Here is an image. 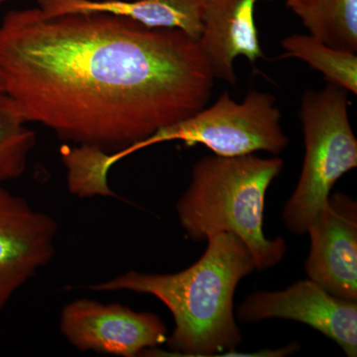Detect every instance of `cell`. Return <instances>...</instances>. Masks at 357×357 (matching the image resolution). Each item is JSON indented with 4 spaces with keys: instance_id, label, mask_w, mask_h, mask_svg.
<instances>
[{
    "instance_id": "obj_13",
    "label": "cell",
    "mask_w": 357,
    "mask_h": 357,
    "mask_svg": "<svg viewBox=\"0 0 357 357\" xmlns=\"http://www.w3.org/2000/svg\"><path fill=\"white\" fill-rule=\"evenodd\" d=\"M284 57L297 58L324 75L328 84L357 93V56L333 48L311 34H293L281 41Z\"/></svg>"
},
{
    "instance_id": "obj_3",
    "label": "cell",
    "mask_w": 357,
    "mask_h": 357,
    "mask_svg": "<svg viewBox=\"0 0 357 357\" xmlns=\"http://www.w3.org/2000/svg\"><path fill=\"white\" fill-rule=\"evenodd\" d=\"M283 167L279 157L255 154L199 160L176 208L187 236L201 241L215 232H231L248 246L256 269L276 266L287 245L283 237L265 236L263 213L268 188Z\"/></svg>"
},
{
    "instance_id": "obj_15",
    "label": "cell",
    "mask_w": 357,
    "mask_h": 357,
    "mask_svg": "<svg viewBox=\"0 0 357 357\" xmlns=\"http://www.w3.org/2000/svg\"><path fill=\"white\" fill-rule=\"evenodd\" d=\"M0 91H4V82L1 73H0Z\"/></svg>"
},
{
    "instance_id": "obj_11",
    "label": "cell",
    "mask_w": 357,
    "mask_h": 357,
    "mask_svg": "<svg viewBox=\"0 0 357 357\" xmlns=\"http://www.w3.org/2000/svg\"><path fill=\"white\" fill-rule=\"evenodd\" d=\"M44 13H107L123 15L149 28L178 29L198 40L203 0H37Z\"/></svg>"
},
{
    "instance_id": "obj_12",
    "label": "cell",
    "mask_w": 357,
    "mask_h": 357,
    "mask_svg": "<svg viewBox=\"0 0 357 357\" xmlns=\"http://www.w3.org/2000/svg\"><path fill=\"white\" fill-rule=\"evenodd\" d=\"M309 34L333 48L357 51V0H286Z\"/></svg>"
},
{
    "instance_id": "obj_16",
    "label": "cell",
    "mask_w": 357,
    "mask_h": 357,
    "mask_svg": "<svg viewBox=\"0 0 357 357\" xmlns=\"http://www.w3.org/2000/svg\"><path fill=\"white\" fill-rule=\"evenodd\" d=\"M4 1H6V0H0V3H1V2H4Z\"/></svg>"
},
{
    "instance_id": "obj_5",
    "label": "cell",
    "mask_w": 357,
    "mask_h": 357,
    "mask_svg": "<svg viewBox=\"0 0 357 357\" xmlns=\"http://www.w3.org/2000/svg\"><path fill=\"white\" fill-rule=\"evenodd\" d=\"M281 116L271 93L251 89L243 102H237L225 91L210 107L160 129L147 139L115 153L96 155V169L105 177L124 157L142 148L174 140L183 141L187 146L204 145L222 157L245 156L258 151L278 155L289 143L281 126Z\"/></svg>"
},
{
    "instance_id": "obj_14",
    "label": "cell",
    "mask_w": 357,
    "mask_h": 357,
    "mask_svg": "<svg viewBox=\"0 0 357 357\" xmlns=\"http://www.w3.org/2000/svg\"><path fill=\"white\" fill-rule=\"evenodd\" d=\"M15 102L0 91V185L20 178L36 144V134L27 126Z\"/></svg>"
},
{
    "instance_id": "obj_8",
    "label": "cell",
    "mask_w": 357,
    "mask_h": 357,
    "mask_svg": "<svg viewBox=\"0 0 357 357\" xmlns=\"http://www.w3.org/2000/svg\"><path fill=\"white\" fill-rule=\"evenodd\" d=\"M59 225L0 185V312L56 253Z\"/></svg>"
},
{
    "instance_id": "obj_10",
    "label": "cell",
    "mask_w": 357,
    "mask_h": 357,
    "mask_svg": "<svg viewBox=\"0 0 357 357\" xmlns=\"http://www.w3.org/2000/svg\"><path fill=\"white\" fill-rule=\"evenodd\" d=\"M258 1L203 0L198 43L215 79L234 86L237 83L234 61L238 56L248 59L252 67L264 59L255 23Z\"/></svg>"
},
{
    "instance_id": "obj_4",
    "label": "cell",
    "mask_w": 357,
    "mask_h": 357,
    "mask_svg": "<svg viewBox=\"0 0 357 357\" xmlns=\"http://www.w3.org/2000/svg\"><path fill=\"white\" fill-rule=\"evenodd\" d=\"M349 91L328 84L307 89L299 117L305 157L297 187L284 206L283 220L296 236L306 234L324 210L333 185L357 166V140L349 121Z\"/></svg>"
},
{
    "instance_id": "obj_2",
    "label": "cell",
    "mask_w": 357,
    "mask_h": 357,
    "mask_svg": "<svg viewBox=\"0 0 357 357\" xmlns=\"http://www.w3.org/2000/svg\"><path fill=\"white\" fill-rule=\"evenodd\" d=\"M203 256L177 273L131 271L89 286L95 292L148 294L173 314L175 328L166 344L172 356H220L236 351L243 335L234 318V294L239 282L256 269L246 244L231 232L206 237Z\"/></svg>"
},
{
    "instance_id": "obj_7",
    "label": "cell",
    "mask_w": 357,
    "mask_h": 357,
    "mask_svg": "<svg viewBox=\"0 0 357 357\" xmlns=\"http://www.w3.org/2000/svg\"><path fill=\"white\" fill-rule=\"evenodd\" d=\"M236 314L243 323L299 321L333 340L347 356H357V302L338 298L310 279L285 290L252 294Z\"/></svg>"
},
{
    "instance_id": "obj_9",
    "label": "cell",
    "mask_w": 357,
    "mask_h": 357,
    "mask_svg": "<svg viewBox=\"0 0 357 357\" xmlns=\"http://www.w3.org/2000/svg\"><path fill=\"white\" fill-rule=\"evenodd\" d=\"M307 232L310 280L342 299L357 302V204L342 192L331 195Z\"/></svg>"
},
{
    "instance_id": "obj_1",
    "label": "cell",
    "mask_w": 357,
    "mask_h": 357,
    "mask_svg": "<svg viewBox=\"0 0 357 357\" xmlns=\"http://www.w3.org/2000/svg\"><path fill=\"white\" fill-rule=\"evenodd\" d=\"M0 73L26 121L105 154L197 114L215 82L198 41L181 30L39 7L0 23Z\"/></svg>"
},
{
    "instance_id": "obj_6",
    "label": "cell",
    "mask_w": 357,
    "mask_h": 357,
    "mask_svg": "<svg viewBox=\"0 0 357 357\" xmlns=\"http://www.w3.org/2000/svg\"><path fill=\"white\" fill-rule=\"evenodd\" d=\"M60 331L79 351L122 357L141 356L168 338L165 324L157 314L89 299L72 301L63 307Z\"/></svg>"
}]
</instances>
